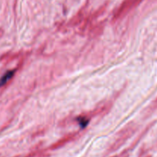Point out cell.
Instances as JSON below:
<instances>
[{
    "instance_id": "1",
    "label": "cell",
    "mask_w": 157,
    "mask_h": 157,
    "mask_svg": "<svg viewBox=\"0 0 157 157\" xmlns=\"http://www.w3.org/2000/svg\"><path fill=\"white\" fill-rule=\"evenodd\" d=\"M14 75V72L13 71H8L7 73L5 74L1 78H0V87L3 86L4 84H6L11 78H12Z\"/></svg>"
}]
</instances>
